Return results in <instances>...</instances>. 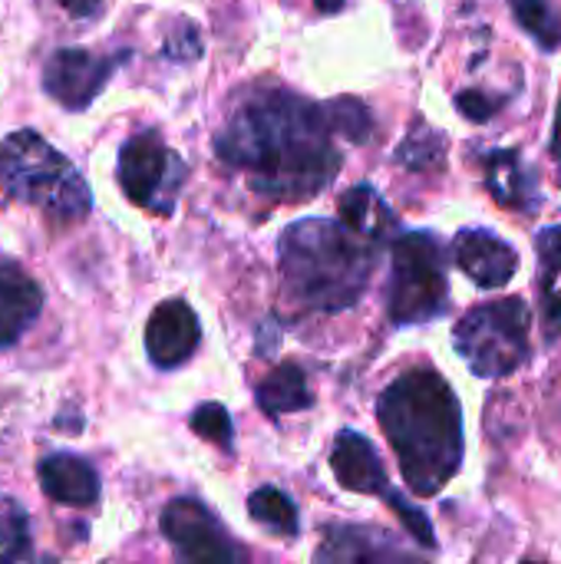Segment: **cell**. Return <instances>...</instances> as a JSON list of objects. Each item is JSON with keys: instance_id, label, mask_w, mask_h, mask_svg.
Returning <instances> with one entry per match:
<instances>
[{"instance_id": "cell-18", "label": "cell", "mask_w": 561, "mask_h": 564, "mask_svg": "<svg viewBox=\"0 0 561 564\" xmlns=\"http://www.w3.org/2000/svg\"><path fill=\"white\" fill-rule=\"evenodd\" d=\"M486 185L493 188L496 202L506 208H526L529 205L532 182H529V172L516 152L499 149V152L486 155Z\"/></svg>"}, {"instance_id": "cell-11", "label": "cell", "mask_w": 561, "mask_h": 564, "mask_svg": "<svg viewBox=\"0 0 561 564\" xmlns=\"http://www.w3.org/2000/svg\"><path fill=\"white\" fill-rule=\"evenodd\" d=\"M453 254H456V264L463 268V274H470V281H476L479 288H503L513 281V274L519 268L516 248L483 228L460 231Z\"/></svg>"}, {"instance_id": "cell-26", "label": "cell", "mask_w": 561, "mask_h": 564, "mask_svg": "<svg viewBox=\"0 0 561 564\" xmlns=\"http://www.w3.org/2000/svg\"><path fill=\"white\" fill-rule=\"evenodd\" d=\"M60 7H63L69 17H76V20H86V17H93V13H99L103 0H60Z\"/></svg>"}, {"instance_id": "cell-19", "label": "cell", "mask_w": 561, "mask_h": 564, "mask_svg": "<svg viewBox=\"0 0 561 564\" xmlns=\"http://www.w3.org/2000/svg\"><path fill=\"white\" fill-rule=\"evenodd\" d=\"M248 512H251V519L258 525H265V529H271L278 535H298V509H294V502L284 492L271 489V486L251 492Z\"/></svg>"}, {"instance_id": "cell-9", "label": "cell", "mask_w": 561, "mask_h": 564, "mask_svg": "<svg viewBox=\"0 0 561 564\" xmlns=\"http://www.w3.org/2000/svg\"><path fill=\"white\" fill-rule=\"evenodd\" d=\"M129 53H112V56H96L89 50L79 46H66L56 50L46 66H43V89L73 112H83L99 93L103 86L112 79V73L122 66Z\"/></svg>"}, {"instance_id": "cell-21", "label": "cell", "mask_w": 561, "mask_h": 564, "mask_svg": "<svg viewBox=\"0 0 561 564\" xmlns=\"http://www.w3.org/2000/svg\"><path fill=\"white\" fill-rule=\"evenodd\" d=\"M30 558V522L17 502L0 499V562Z\"/></svg>"}, {"instance_id": "cell-3", "label": "cell", "mask_w": 561, "mask_h": 564, "mask_svg": "<svg viewBox=\"0 0 561 564\" xmlns=\"http://www.w3.org/2000/svg\"><path fill=\"white\" fill-rule=\"evenodd\" d=\"M377 264V245L337 221L304 218L281 235L284 297L301 311L350 307Z\"/></svg>"}, {"instance_id": "cell-12", "label": "cell", "mask_w": 561, "mask_h": 564, "mask_svg": "<svg viewBox=\"0 0 561 564\" xmlns=\"http://www.w3.org/2000/svg\"><path fill=\"white\" fill-rule=\"evenodd\" d=\"M331 469L337 476V482L350 492H364V496H384L387 502L397 499V492L390 489L387 482V473L374 453V446L354 433V430H344L334 443V453H331Z\"/></svg>"}, {"instance_id": "cell-4", "label": "cell", "mask_w": 561, "mask_h": 564, "mask_svg": "<svg viewBox=\"0 0 561 564\" xmlns=\"http://www.w3.org/2000/svg\"><path fill=\"white\" fill-rule=\"evenodd\" d=\"M0 192L53 221H83L93 208L86 178L33 129H17L0 142Z\"/></svg>"}, {"instance_id": "cell-13", "label": "cell", "mask_w": 561, "mask_h": 564, "mask_svg": "<svg viewBox=\"0 0 561 564\" xmlns=\"http://www.w3.org/2000/svg\"><path fill=\"white\" fill-rule=\"evenodd\" d=\"M36 479H40L43 496L60 502V506L89 509L99 499V476H96V469L83 456H73V453H53V456L40 459Z\"/></svg>"}, {"instance_id": "cell-17", "label": "cell", "mask_w": 561, "mask_h": 564, "mask_svg": "<svg viewBox=\"0 0 561 564\" xmlns=\"http://www.w3.org/2000/svg\"><path fill=\"white\" fill-rule=\"evenodd\" d=\"M258 403L265 413L271 416H281V413H294V410H308L314 403L311 390H308V380H304V370L298 364H281L274 367L261 387H258Z\"/></svg>"}, {"instance_id": "cell-8", "label": "cell", "mask_w": 561, "mask_h": 564, "mask_svg": "<svg viewBox=\"0 0 561 564\" xmlns=\"http://www.w3.org/2000/svg\"><path fill=\"white\" fill-rule=\"evenodd\" d=\"M162 535L185 562L235 564L245 558V552L228 539L218 519L195 499H175L165 506Z\"/></svg>"}, {"instance_id": "cell-16", "label": "cell", "mask_w": 561, "mask_h": 564, "mask_svg": "<svg viewBox=\"0 0 561 564\" xmlns=\"http://www.w3.org/2000/svg\"><path fill=\"white\" fill-rule=\"evenodd\" d=\"M539 291H542V327L549 340L561 337V228L539 235Z\"/></svg>"}, {"instance_id": "cell-23", "label": "cell", "mask_w": 561, "mask_h": 564, "mask_svg": "<svg viewBox=\"0 0 561 564\" xmlns=\"http://www.w3.org/2000/svg\"><path fill=\"white\" fill-rule=\"evenodd\" d=\"M400 162H407L410 169H430V165H440L443 162V139L427 129V126H417L410 132V139L403 142V149L397 152Z\"/></svg>"}, {"instance_id": "cell-5", "label": "cell", "mask_w": 561, "mask_h": 564, "mask_svg": "<svg viewBox=\"0 0 561 564\" xmlns=\"http://www.w3.org/2000/svg\"><path fill=\"white\" fill-rule=\"evenodd\" d=\"M529 324L532 314L526 301L506 297L473 307L460 321L453 340L476 377H509L529 360Z\"/></svg>"}, {"instance_id": "cell-10", "label": "cell", "mask_w": 561, "mask_h": 564, "mask_svg": "<svg viewBox=\"0 0 561 564\" xmlns=\"http://www.w3.org/2000/svg\"><path fill=\"white\" fill-rule=\"evenodd\" d=\"M202 340V330H198V317L195 311L172 297V301H162L149 324H145V350H149V360L162 370H172V367H182L195 347Z\"/></svg>"}, {"instance_id": "cell-20", "label": "cell", "mask_w": 561, "mask_h": 564, "mask_svg": "<svg viewBox=\"0 0 561 564\" xmlns=\"http://www.w3.org/2000/svg\"><path fill=\"white\" fill-rule=\"evenodd\" d=\"M513 10L519 17V23L546 46V50H559L561 46V20L552 10L549 0H513Z\"/></svg>"}, {"instance_id": "cell-15", "label": "cell", "mask_w": 561, "mask_h": 564, "mask_svg": "<svg viewBox=\"0 0 561 564\" xmlns=\"http://www.w3.org/2000/svg\"><path fill=\"white\" fill-rule=\"evenodd\" d=\"M341 221L360 238H367L370 245H384L397 231V215L370 185H354L341 198Z\"/></svg>"}, {"instance_id": "cell-25", "label": "cell", "mask_w": 561, "mask_h": 564, "mask_svg": "<svg viewBox=\"0 0 561 564\" xmlns=\"http://www.w3.org/2000/svg\"><path fill=\"white\" fill-rule=\"evenodd\" d=\"M456 106H460V112H463L466 119H473V122H486V119L496 112V99L483 96L479 89L460 93V96H456Z\"/></svg>"}, {"instance_id": "cell-28", "label": "cell", "mask_w": 561, "mask_h": 564, "mask_svg": "<svg viewBox=\"0 0 561 564\" xmlns=\"http://www.w3.org/2000/svg\"><path fill=\"white\" fill-rule=\"evenodd\" d=\"M324 13H334V10H341L344 7V0H314Z\"/></svg>"}, {"instance_id": "cell-24", "label": "cell", "mask_w": 561, "mask_h": 564, "mask_svg": "<svg viewBox=\"0 0 561 564\" xmlns=\"http://www.w3.org/2000/svg\"><path fill=\"white\" fill-rule=\"evenodd\" d=\"M192 430L215 446H231V416L222 403H202L192 413Z\"/></svg>"}, {"instance_id": "cell-2", "label": "cell", "mask_w": 561, "mask_h": 564, "mask_svg": "<svg viewBox=\"0 0 561 564\" xmlns=\"http://www.w3.org/2000/svg\"><path fill=\"white\" fill-rule=\"evenodd\" d=\"M377 416L407 486L436 496L463 459V416L450 383L433 370H410L384 390Z\"/></svg>"}, {"instance_id": "cell-7", "label": "cell", "mask_w": 561, "mask_h": 564, "mask_svg": "<svg viewBox=\"0 0 561 564\" xmlns=\"http://www.w3.org/2000/svg\"><path fill=\"white\" fill-rule=\"evenodd\" d=\"M119 185L132 205L152 215H172L185 185V162L162 142L159 132H139L119 152Z\"/></svg>"}, {"instance_id": "cell-14", "label": "cell", "mask_w": 561, "mask_h": 564, "mask_svg": "<svg viewBox=\"0 0 561 564\" xmlns=\"http://www.w3.org/2000/svg\"><path fill=\"white\" fill-rule=\"evenodd\" d=\"M43 288L17 264H0V350L13 347L40 317Z\"/></svg>"}, {"instance_id": "cell-1", "label": "cell", "mask_w": 561, "mask_h": 564, "mask_svg": "<svg viewBox=\"0 0 561 564\" xmlns=\"http://www.w3.org/2000/svg\"><path fill=\"white\" fill-rule=\"evenodd\" d=\"M334 126L324 106L284 89L255 93L218 132L215 149L225 162L248 172L251 188L284 202L321 192L341 165Z\"/></svg>"}, {"instance_id": "cell-22", "label": "cell", "mask_w": 561, "mask_h": 564, "mask_svg": "<svg viewBox=\"0 0 561 564\" xmlns=\"http://www.w3.org/2000/svg\"><path fill=\"white\" fill-rule=\"evenodd\" d=\"M324 109L337 135H347L350 142H364L370 135V112L357 99H334Z\"/></svg>"}, {"instance_id": "cell-6", "label": "cell", "mask_w": 561, "mask_h": 564, "mask_svg": "<svg viewBox=\"0 0 561 564\" xmlns=\"http://www.w3.org/2000/svg\"><path fill=\"white\" fill-rule=\"evenodd\" d=\"M446 264L443 248L427 231H410L393 241V281H390V321L423 324L446 311Z\"/></svg>"}, {"instance_id": "cell-27", "label": "cell", "mask_w": 561, "mask_h": 564, "mask_svg": "<svg viewBox=\"0 0 561 564\" xmlns=\"http://www.w3.org/2000/svg\"><path fill=\"white\" fill-rule=\"evenodd\" d=\"M552 155L561 162V102H559V119H555V132H552Z\"/></svg>"}]
</instances>
